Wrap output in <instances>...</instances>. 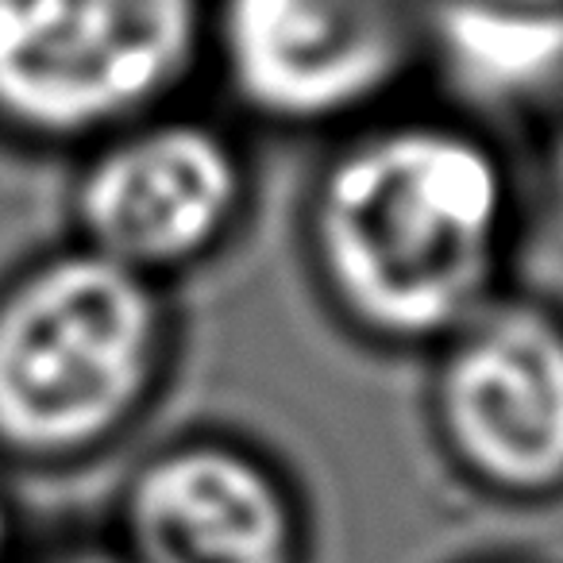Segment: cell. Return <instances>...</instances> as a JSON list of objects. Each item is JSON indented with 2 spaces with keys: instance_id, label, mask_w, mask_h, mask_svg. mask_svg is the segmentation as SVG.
<instances>
[{
  "instance_id": "cell-1",
  "label": "cell",
  "mask_w": 563,
  "mask_h": 563,
  "mask_svg": "<svg viewBox=\"0 0 563 563\" xmlns=\"http://www.w3.org/2000/svg\"><path fill=\"white\" fill-rule=\"evenodd\" d=\"M537 158L413 93L317 147L294 205L298 266L360 352L421 360L521 278Z\"/></svg>"
},
{
  "instance_id": "cell-2",
  "label": "cell",
  "mask_w": 563,
  "mask_h": 563,
  "mask_svg": "<svg viewBox=\"0 0 563 563\" xmlns=\"http://www.w3.org/2000/svg\"><path fill=\"white\" fill-rule=\"evenodd\" d=\"M186 363L178 290L74 243L0 271V471L66 478L117 460Z\"/></svg>"
},
{
  "instance_id": "cell-3",
  "label": "cell",
  "mask_w": 563,
  "mask_h": 563,
  "mask_svg": "<svg viewBox=\"0 0 563 563\" xmlns=\"http://www.w3.org/2000/svg\"><path fill=\"white\" fill-rule=\"evenodd\" d=\"M212 0H0V151L66 163L201 97Z\"/></svg>"
},
{
  "instance_id": "cell-4",
  "label": "cell",
  "mask_w": 563,
  "mask_h": 563,
  "mask_svg": "<svg viewBox=\"0 0 563 563\" xmlns=\"http://www.w3.org/2000/svg\"><path fill=\"white\" fill-rule=\"evenodd\" d=\"M258 212L255 135L201 97L66 158L63 235L170 290L220 266Z\"/></svg>"
},
{
  "instance_id": "cell-5",
  "label": "cell",
  "mask_w": 563,
  "mask_h": 563,
  "mask_svg": "<svg viewBox=\"0 0 563 563\" xmlns=\"http://www.w3.org/2000/svg\"><path fill=\"white\" fill-rule=\"evenodd\" d=\"M421 421L437 463L501 514L563 501V301L525 278L421 360Z\"/></svg>"
},
{
  "instance_id": "cell-6",
  "label": "cell",
  "mask_w": 563,
  "mask_h": 563,
  "mask_svg": "<svg viewBox=\"0 0 563 563\" xmlns=\"http://www.w3.org/2000/svg\"><path fill=\"white\" fill-rule=\"evenodd\" d=\"M205 89L255 140L324 143L421 93V0H212Z\"/></svg>"
},
{
  "instance_id": "cell-7",
  "label": "cell",
  "mask_w": 563,
  "mask_h": 563,
  "mask_svg": "<svg viewBox=\"0 0 563 563\" xmlns=\"http://www.w3.org/2000/svg\"><path fill=\"white\" fill-rule=\"evenodd\" d=\"M97 537L117 563H317V514L298 471L228 424H189L140 448Z\"/></svg>"
},
{
  "instance_id": "cell-8",
  "label": "cell",
  "mask_w": 563,
  "mask_h": 563,
  "mask_svg": "<svg viewBox=\"0 0 563 563\" xmlns=\"http://www.w3.org/2000/svg\"><path fill=\"white\" fill-rule=\"evenodd\" d=\"M421 93L537 158L563 135V9L421 0Z\"/></svg>"
},
{
  "instance_id": "cell-9",
  "label": "cell",
  "mask_w": 563,
  "mask_h": 563,
  "mask_svg": "<svg viewBox=\"0 0 563 563\" xmlns=\"http://www.w3.org/2000/svg\"><path fill=\"white\" fill-rule=\"evenodd\" d=\"M27 552H32V544H27L24 509L12 490V478L0 471V563H24Z\"/></svg>"
},
{
  "instance_id": "cell-10",
  "label": "cell",
  "mask_w": 563,
  "mask_h": 563,
  "mask_svg": "<svg viewBox=\"0 0 563 563\" xmlns=\"http://www.w3.org/2000/svg\"><path fill=\"white\" fill-rule=\"evenodd\" d=\"M24 563H117L112 552L104 548L101 537L78 540V544H58V548H32Z\"/></svg>"
},
{
  "instance_id": "cell-11",
  "label": "cell",
  "mask_w": 563,
  "mask_h": 563,
  "mask_svg": "<svg viewBox=\"0 0 563 563\" xmlns=\"http://www.w3.org/2000/svg\"><path fill=\"white\" fill-rule=\"evenodd\" d=\"M452 563H537L521 552H478V555H463V560H452Z\"/></svg>"
},
{
  "instance_id": "cell-12",
  "label": "cell",
  "mask_w": 563,
  "mask_h": 563,
  "mask_svg": "<svg viewBox=\"0 0 563 563\" xmlns=\"http://www.w3.org/2000/svg\"><path fill=\"white\" fill-rule=\"evenodd\" d=\"M490 4H521V9H563V0H490Z\"/></svg>"
}]
</instances>
